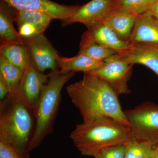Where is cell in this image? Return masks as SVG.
Here are the masks:
<instances>
[{
	"label": "cell",
	"instance_id": "6da1fadb",
	"mask_svg": "<svg viewBox=\"0 0 158 158\" xmlns=\"http://www.w3.org/2000/svg\"><path fill=\"white\" fill-rule=\"evenodd\" d=\"M66 90L83 122L107 117L129 127L118 95L104 80L85 73L81 80L69 85Z\"/></svg>",
	"mask_w": 158,
	"mask_h": 158
},
{
	"label": "cell",
	"instance_id": "7a4b0ae2",
	"mask_svg": "<svg viewBox=\"0 0 158 158\" xmlns=\"http://www.w3.org/2000/svg\"><path fill=\"white\" fill-rule=\"evenodd\" d=\"M35 112L15 94L0 102V141L9 143L23 158H28L35 131Z\"/></svg>",
	"mask_w": 158,
	"mask_h": 158
},
{
	"label": "cell",
	"instance_id": "3957f363",
	"mask_svg": "<svg viewBox=\"0 0 158 158\" xmlns=\"http://www.w3.org/2000/svg\"><path fill=\"white\" fill-rule=\"evenodd\" d=\"M69 138L82 155L93 157L102 150L131 139L129 127L107 117L77 125Z\"/></svg>",
	"mask_w": 158,
	"mask_h": 158
},
{
	"label": "cell",
	"instance_id": "277c9868",
	"mask_svg": "<svg viewBox=\"0 0 158 158\" xmlns=\"http://www.w3.org/2000/svg\"><path fill=\"white\" fill-rule=\"evenodd\" d=\"M48 81L43 88L36 110V125L29 152L38 147L46 136L52 134L61 100V92L65 84L75 74L74 72L51 70Z\"/></svg>",
	"mask_w": 158,
	"mask_h": 158
},
{
	"label": "cell",
	"instance_id": "5b68a950",
	"mask_svg": "<svg viewBox=\"0 0 158 158\" xmlns=\"http://www.w3.org/2000/svg\"><path fill=\"white\" fill-rule=\"evenodd\" d=\"M131 139L158 144V104L146 102L124 111Z\"/></svg>",
	"mask_w": 158,
	"mask_h": 158
},
{
	"label": "cell",
	"instance_id": "8992f818",
	"mask_svg": "<svg viewBox=\"0 0 158 158\" xmlns=\"http://www.w3.org/2000/svg\"><path fill=\"white\" fill-rule=\"evenodd\" d=\"M134 65L128 63L116 53L105 60L100 67L87 73L104 80L118 96L131 92L128 82L132 74Z\"/></svg>",
	"mask_w": 158,
	"mask_h": 158
},
{
	"label": "cell",
	"instance_id": "52a82bcc",
	"mask_svg": "<svg viewBox=\"0 0 158 158\" xmlns=\"http://www.w3.org/2000/svg\"><path fill=\"white\" fill-rule=\"evenodd\" d=\"M22 39L29 63L34 68L41 73L47 69H56V56L58 52L44 34Z\"/></svg>",
	"mask_w": 158,
	"mask_h": 158
},
{
	"label": "cell",
	"instance_id": "ba28073f",
	"mask_svg": "<svg viewBox=\"0 0 158 158\" xmlns=\"http://www.w3.org/2000/svg\"><path fill=\"white\" fill-rule=\"evenodd\" d=\"M49 74H45L29 63L23 72L15 93L35 112L44 86L48 81Z\"/></svg>",
	"mask_w": 158,
	"mask_h": 158
},
{
	"label": "cell",
	"instance_id": "9c48e42d",
	"mask_svg": "<svg viewBox=\"0 0 158 158\" xmlns=\"http://www.w3.org/2000/svg\"><path fill=\"white\" fill-rule=\"evenodd\" d=\"M16 10L40 11L53 19L64 21L70 18L78 9V6L60 5L51 0H2Z\"/></svg>",
	"mask_w": 158,
	"mask_h": 158
},
{
	"label": "cell",
	"instance_id": "30bf717a",
	"mask_svg": "<svg viewBox=\"0 0 158 158\" xmlns=\"http://www.w3.org/2000/svg\"><path fill=\"white\" fill-rule=\"evenodd\" d=\"M95 42L117 52L128 48L131 44L130 41L120 39L107 25L101 21L88 28L82 35L81 43Z\"/></svg>",
	"mask_w": 158,
	"mask_h": 158
},
{
	"label": "cell",
	"instance_id": "8fae6325",
	"mask_svg": "<svg viewBox=\"0 0 158 158\" xmlns=\"http://www.w3.org/2000/svg\"><path fill=\"white\" fill-rule=\"evenodd\" d=\"M116 55L129 64H140L152 70L158 77V44L132 43Z\"/></svg>",
	"mask_w": 158,
	"mask_h": 158
},
{
	"label": "cell",
	"instance_id": "7c38bea8",
	"mask_svg": "<svg viewBox=\"0 0 158 158\" xmlns=\"http://www.w3.org/2000/svg\"><path fill=\"white\" fill-rule=\"evenodd\" d=\"M113 0H91L78 9L69 18L62 21V27L80 23L89 28L102 19Z\"/></svg>",
	"mask_w": 158,
	"mask_h": 158
},
{
	"label": "cell",
	"instance_id": "4fadbf2b",
	"mask_svg": "<svg viewBox=\"0 0 158 158\" xmlns=\"http://www.w3.org/2000/svg\"><path fill=\"white\" fill-rule=\"evenodd\" d=\"M130 41L158 44V19L148 12L138 15Z\"/></svg>",
	"mask_w": 158,
	"mask_h": 158
},
{
	"label": "cell",
	"instance_id": "5bb4252c",
	"mask_svg": "<svg viewBox=\"0 0 158 158\" xmlns=\"http://www.w3.org/2000/svg\"><path fill=\"white\" fill-rule=\"evenodd\" d=\"M138 16L127 11H112L106 13L100 21L109 26L120 39L130 41Z\"/></svg>",
	"mask_w": 158,
	"mask_h": 158
},
{
	"label": "cell",
	"instance_id": "9a60e30c",
	"mask_svg": "<svg viewBox=\"0 0 158 158\" xmlns=\"http://www.w3.org/2000/svg\"><path fill=\"white\" fill-rule=\"evenodd\" d=\"M57 67L62 72H83L84 73L91 72L100 67L104 61L94 60L84 55H77L72 58L56 56Z\"/></svg>",
	"mask_w": 158,
	"mask_h": 158
},
{
	"label": "cell",
	"instance_id": "2e32d148",
	"mask_svg": "<svg viewBox=\"0 0 158 158\" xmlns=\"http://www.w3.org/2000/svg\"><path fill=\"white\" fill-rule=\"evenodd\" d=\"M15 14L9 8L1 4L0 8V38L1 42L23 44L22 37L20 36L13 25Z\"/></svg>",
	"mask_w": 158,
	"mask_h": 158
},
{
	"label": "cell",
	"instance_id": "e0dca14e",
	"mask_svg": "<svg viewBox=\"0 0 158 158\" xmlns=\"http://www.w3.org/2000/svg\"><path fill=\"white\" fill-rule=\"evenodd\" d=\"M15 10L14 21L18 27L23 24H29L34 26L39 34H44L53 20L50 16L40 11Z\"/></svg>",
	"mask_w": 158,
	"mask_h": 158
},
{
	"label": "cell",
	"instance_id": "ac0fdd59",
	"mask_svg": "<svg viewBox=\"0 0 158 158\" xmlns=\"http://www.w3.org/2000/svg\"><path fill=\"white\" fill-rule=\"evenodd\" d=\"M1 43L0 55L24 71L29 63L28 57L24 46L11 43Z\"/></svg>",
	"mask_w": 158,
	"mask_h": 158
},
{
	"label": "cell",
	"instance_id": "d6986e66",
	"mask_svg": "<svg viewBox=\"0 0 158 158\" xmlns=\"http://www.w3.org/2000/svg\"><path fill=\"white\" fill-rule=\"evenodd\" d=\"M24 71L0 55V80L8 87L9 94L16 92Z\"/></svg>",
	"mask_w": 158,
	"mask_h": 158
},
{
	"label": "cell",
	"instance_id": "ffe728a7",
	"mask_svg": "<svg viewBox=\"0 0 158 158\" xmlns=\"http://www.w3.org/2000/svg\"><path fill=\"white\" fill-rule=\"evenodd\" d=\"M157 0H113L108 8L106 13L110 11H127L139 15L147 12L152 6L153 4Z\"/></svg>",
	"mask_w": 158,
	"mask_h": 158
},
{
	"label": "cell",
	"instance_id": "44dd1931",
	"mask_svg": "<svg viewBox=\"0 0 158 158\" xmlns=\"http://www.w3.org/2000/svg\"><path fill=\"white\" fill-rule=\"evenodd\" d=\"M125 145L124 158H153L156 146L148 142L131 139Z\"/></svg>",
	"mask_w": 158,
	"mask_h": 158
},
{
	"label": "cell",
	"instance_id": "7402d4cb",
	"mask_svg": "<svg viewBox=\"0 0 158 158\" xmlns=\"http://www.w3.org/2000/svg\"><path fill=\"white\" fill-rule=\"evenodd\" d=\"M117 53L116 51L95 42H80L78 55H84L98 61L105 60Z\"/></svg>",
	"mask_w": 158,
	"mask_h": 158
},
{
	"label": "cell",
	"instance_id": "603a6c76",
	"mask_svg": "<svg viewBox=\"0 0 158 158\" xmlns=\"http://www.w3.org/2000/svg\"><path fill=\"white\" fill-rule=\"evenodd\" d=\"M124 144L111 146L102 150L95 158H124Z\"/></svg>",
	"mask_w": 158,
	"mask_h": 158
},
{
	"label": "cell",
	"instance_id": "cb8c5ba5",
	"mask_svg": "<svg viewBox=\"0 0 158 158\" xmlns=\"http://www.w3.org/2000/svg\"><path fill=\"white\" fill-rule=\"evenodd\" d=\"M0 158H23L9 143L0 141Z\"/></svg>",
	"mask_w": 158,
	"mask_h": 158
},
{
	"label": "cell",
	"instance_id": "d4e9b609",
	"mask_svg": "<svg viewBox=\"0 0 158 158\" xmlns=\"http://www.w3.org/2000/svg\"><path fill=\"white\" fill-rule=\"evenodd\" d=\"M18 28L20 36L23 38L32 37L36 34H39L37 29L34 26L29 24H23Z\"/></svg>",
	"mask_w": 158,
	"mask_h": 158
},
{
	"label": "cell",
	"instance_id": "484cf974",
	"mask_svg": "<svg viewBox=\"0 0 158 158\" xmlns=\"http://www.w3.org/2000/svg\"><path fill=\"white\" fill-rule=\"evenodd\" d=\"M9 94L8 87L2 80H0V100L1 101L5 99Z\"/></svg>",
	"mask_w": 158,
	"mask_h": 158
},
{
	"label": "cell",
	"instance_id": "4316f807",
	"mask_svg": "<svg viewBox=\"0 0 158 158\" xmlns=\"http://www.w3.org/2000/svg\"><path fill=\"white\" fill-rule=\"evenodd\" d=\"M158 19V0L153 4L149 10L147 11Z\"/></svg>",
	"mask_w": 158,
	"mask_h": 158
},
{
	"label": "cell",
	"instance_id": "83f0119b",
	"mask_svg": "<svg viewBox=\"0 0 158 158\" xmlns=\"http://www.w3.org/2000/svg\"><path fill=\"white\" fill-rule=\"evenodd\" d=\"M153 158H158V148L156 147L155 153Z\"/></svg>",
	"mask_w": 158,
	"mask_h": 158
},
{
	"label": "cell",
	"instance_id": "f1b7e54d",
	"mask_svg": "<svg viewBox=\"0 0 158 158\" xmlns=\"http://www.w3.org/2000/svg\"><path fill=\"white\" fill-rule=\"evenodd\" d=\"M156 147L157 148H158V145H157L156 146Z\"/></svg>",
	"mask_w": 158,
	"mask_h": 158
}]
</instances>
